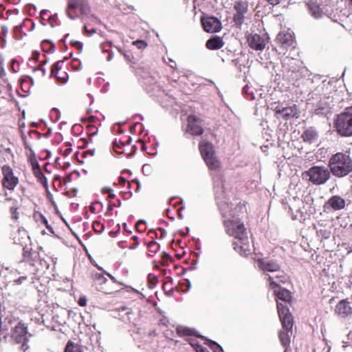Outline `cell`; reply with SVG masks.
I'll return each instance as SVG.
<instances>
[{
  "label": "cell",
  "instance_id": "6da1fadb",
  "mask_svg": "<svg viewBox=\"0 0 352 352\" xmlns=\"http://www.w3.org/2000/svg\"><path fill=\"white\" fill-rule=\"evenodd\" d=\"M331 171L337 177H344L352 171V160L343 154L333 156L330 162Z\"/></svg>",
  "mask_w": 352,
  "mask_h": 352
},
{
  "label": "cell",
  "instance_id": "7a4b0ae2",
  "mask_svg": "<svg viewBox=\"0 0 352 352\" xmlns=\"http://www.w3.org/2000/svg\"><path fill=\"white\" fill-rule=\"evenodd\" d=\"M336 128L340 135L352 136V113H342L338 115L336 120Z\"/></svg>",
  "mask_w": 352,
  "mask_h": 352
},
{
  "label": "cell",
  "instance_id": "3957f363",
  "mask_svg": "<svg viewBox=\"0 0 352 352\" xmlns=\"http://www.w3.org/2000/svg\"><path fill=\"white\" fill-rule=\"evenodd\" d=\"M200 152L205 160L206 164L211 169L217 167V160L215 151L209 143H202L200 145Z\"/></svg>",
  "mask_w": 352,
  "mask_h": 352
},
{
  "label": "cell",
  "instance_id": "277c9868",
  "mask_svg": "<svg viewBox=\"0 0 352 352\" xmlns=\"http://www.w3.org/2000/svg\"><path fill=\"white\" fill-rule=\"evenodd\" d=\"M308 174L310 181L315 185H322L330 179V172L324 168L319 167V166H315L310 169Z\"/></svg>",
  "mask_w": 352,
  "mask_h": 352
},
{
  "label": "cell",
  "instance_id": "5b68a950",
  "mask_svg": "<svg viewBox=\"0 0 352 352\" xmlns=\"http://www.w3.org/2000/svg\"><path fill=\"white\" fill-rule=\"evenodd\" d=\"M201 21L204 30L207 33H217L222 28L220 22L213 17L204 16L202 17Z\"/></svg>",
  "mask_w": 352,
  "mask_h": 352
},
{
  "label": "cell",
  "instance_id": "8992f818",
  "mask_svg": "<svg viewBox=\"0 0 352 352\" xmlns=\"http://www.w3.org/2000/svg\"><path fill=\"white\" fill-rule=\"evenodd\" d=\"M278 310H279L280 317H281L283 326L287 331L291 330L292 327V317L290 312L287 309L286 307L281 304H278Z\"/></svg>",
  "mask_w": 352,
  "mask_h": 352
},
{
  "label": "cell",
  "instance_id": "52a82bcc",
  "mask_svg": "<svg viewBox=\"0 0 352 352\" xmlns=\"http://www.w3.org/2000/svg\"><path fill=\"white\" fill-rule=\"evenodd\" d=\"M248 43L252 49L255 50H263L265 48L264 39L257 35H250L247 37Z\"/></svg>",
  "mask_w": 352,
  "mask_h": 352
},
{
  "label": "cell",
  "instance_id": "ba28073f",
  "mask_svg": "<svg viewBox=\"0 0 352 352\" xmlns=\"http://www.w3.org/2000/svg\"><path fill=\"white\" fill-rule=\"evenodd\" d=\"M336 312L341 317H347L351 314V307L347 302H341L336 306Z\"/></svg>",
  "mask_w": 352,
  "mask_h": 352
},
{
  "label": "cell",
  "instance_id": "9c48e42d",
  "mask_svg": "<svg viewBox=\"0 0 352 352\" xmlns=\"http://www.w3.org/2000/svg\"><path fill=\"white\" fill-rule=\"evenodd\" d=\"M223 45H224V42H223L222 39L220 37H211L209 40H208L207 42H206V46L209 50H215L220 49L223 46Z\"/></svg>",
  "mask_w": 352,
  "mask_h": 352
},
{
  "label": "cell",
  "instance_id": "30bf717a",
  "mask_svg": "<svg viewBox=\"0 0 352 352\" xmlns=\"http://www.w3.org/2000/svg\"><path fill=\"white\" fill-rule=\"evenodd\" d=\"M329 204L334 210L342 209L345 206V201L339 197H333L329 201Z\"/></svg>",
  "mask_w": 352,
  "mask_h": 352
},
{
  "label": "cell",
  "instance_id": "8fae6325",
  "mask_svg": "<svg viewBox=\"0 0 352 352\" xmlns=\"http://www.w3.org/2000/svg\"><path fill=\"white\" fill-rule=\"evenodd\" d=\"M276 295L281 299V300L285 301V302H290L291 301V295L290 293L286 289L283 288H278L276 289Z\"/></svg>",
  "mask_w": 352,
  "mask_h": 352
},
{
  "label": "cell",
  "instance_id": "7c38bea8",
  "mask_svg": "<svg viewBox=\"0 0 352 352\" xmlns=\"http://www.w3.org/2000/svg\"><path fill=\"white\" fill-rule=\"evenodd\" d=\"M278 41L280 43L283 45H289L292 43V36L287 33H281L277 37Z\"/></svg>",
  "mask_w": 352,
  "mask_h": 352
},
{
  "label": "cell",
  "instance_id": "4fadbf2b",
  "mask_svg": "<svg viewBox=\"0 0 352 352\" xmlns=\"http://www.w3.org/2000/svg\"><path fill=\"white\" fill-rule=\"evenodd\" d=\"M268 3H270L272 5H277L278 4L281 3V0H267Z\"/></svg>",
  "mask_w": 352,
  "mask_h": 352
},
{
  "label": "cell",
  "instance_id": "5bb4252c",
  "mask_svg": "<svg viewBox=\"0 0 352 352\" xmlns=\"http://www.w3.org/2000/svg\"><path fill=\"white\" fill-rule=\"evenodd\" d=\"M351 3H352V0H351Z\"/></svg>",
  "mask_w": 352,
  "mask_h": 352
}]
</instances>
